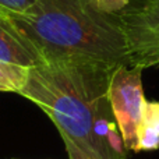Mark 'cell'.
Listing matches in <instances>:
<instances>
[{"mask_svg": "<svg viewBox=\"0 0 159 159\" xmlns=\"http://www.w3.org/2000/svg\"><path fill=\"white\" fill-rule=\"evenodd\" d=\"M3 16L42 60L70 59L109 71L129 66L117 16L102 13L93 0H38L24 14Z\"/></svg>", "mask_w": 159, "mask_h": 159, "instance_id": "6da1fadb", "label": "cell"}, {"mask_svg": "<svg viewBox=\"0 0 159 159\" xmlns=\"http://www.w3.org/2000/svg\"><path fill=\"white\" fill-rule=\"evenodd\" d=\"M117 16L129 52V66L148 69L159 64V0L129 4Z\"/></svg>", "mask_w": 159, "mask_h": 159, "instance_id": "3957f363", "label": "cell"}, {"mask_svg": "<svg viewBox=\"0 0 159 159\" xmlns=\"http://www.w3.org/2000/svg\"><path fill=\"white\" fill-rule=\"evenodd\" d=\"M96 7L105 14L115 16L130 4V0H93Z\"/></svg>", "mask_w": 159, "mask_h": 159, "instance_id": "9c48e42d", "label": "cell"}, {"mask_svg": "<svg viewBox=\"0 0 159 159\" xmlns=\"http://www.w3.org/2000/svg\"><path fill=\"white\" fill-rule=\"evenodd\" d=\"M141 127L159 134V102H145Z\"/></svg>", "mask_w": 159, "mask_h": 159, "instance_id": "52a82bcc", "label": "cell"}, {"mask_svg": "<svg viewBox=\"0 0 159 159\" xmlns=\"http://www.w3.org/2000/svg\"><path fill=\"white\" fill-rule=\"evenodd\" d=\"M0 61L30 67L42 61L39 53L10 25L3 13H0Z\"/></svg>", "mask_w": 159, "mask_h": 159, "instance_id": "5b68a950", "label": "cell"}, {"mask_svg": "<svg viewBox=\"0 0 159 159\" xmlns=\"http://www.w3.org/2000/svg\"><path fill=\"white\" fill-rule=\"evenodd\" d=\"M63 138V143H64V147H66V151H67V155H69L70 159H96L93 157H91L88 152H85L82 148H80L78 144H75L71 138L66 137V135H61Z\"/></svg>", "mask_w": 159, "mask_h": 159, "instance_id": "30bf717a", "label": "cell"}, {"mask_svg": "<svg viewBox=\"0 0 159 159\" xmlns=\"http://www.w3.org/2000/svg\"><path fill=\"white\" fill-rule=\"evenodd\" d=\"M28 69L0 61V92H17L27 80Z\"/></svg>", "mask_w": 159, "mask_h": 159, "instance_id": "8992f818", "label": "cell"}, {"mask_svg": "<svg viewBox=\"0 0 159 159\" xmlns=\"http://www.w3.org/2000/svg\"><path fill=\"white\" fill-rule=\"evenodd\" d=\"M143 70L130 66H120L112 73L107 87V99L120 130L127 151L137 152V130L143 121L144 98Z\"/></svg>", "mask_w": 159, "mask_h": 159, "instance_id": "277c9868", "label": "cell"}, {"mask_svg": "<svg viewBox=\"0 0 159 159\" xmlns=\"http://www.w3.org/2000/svg\"><path fill=\"white\" fill-rule=\"evenodd\" d=\"M38 0H0V11L24 14L35 6Z\"/></svg>", "mask_w": 159, "mask_h": 159, "instance_id": "ba28073f", "label": "cell"}, {"mask_svg": "<svg viewBox=\"0 0 159 159\" xmlns=\"http://www.w3.org/2000/svg\"><path fill=\"white\" fill-rule=\"evenodd\" d=\"M112 73L70 59H43L28 69L18 93L41 107L60 135L71 138L91 157L115 159L93 131L99 110L109 103Z\"/></svg>", "mask_w": 159, "mask_h": 159, "instance_id": "7a4b0ae2", "label": "cell"}]
</instances>
